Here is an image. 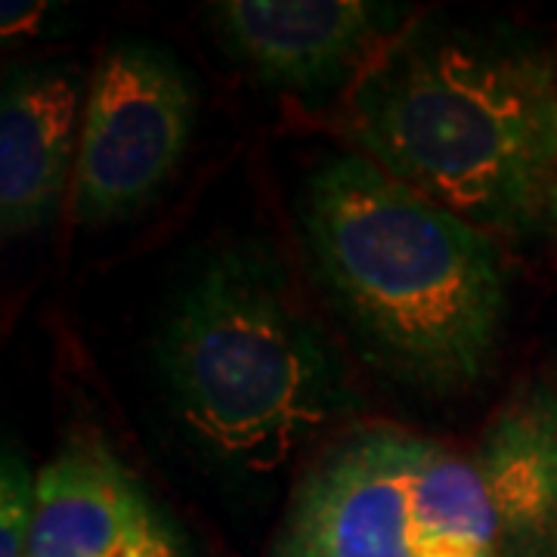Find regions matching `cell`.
<instances>
[{
    "label": "cell",
    "mask_w": 557,
    "mask_h": 557,
    "mask_svg": "<svg viewBox=\"0 0 557 557\" xmlns=\"http://www.w3.org/2000/svg\"><path fill=\"white\" fill-rule=\"evenodd\" d=\"M273 557H498V533L471 458L375 421L307 468Z\"/></svg>",
    "instance_id": "4"
},
{
    "label": "cell",
    "mask_w": 557,
    "mask_h": 557,
    "mask_svg": "<svg viewBox=\"0 0 557 557\" xmlns=\"http://www.w3.org/2000/svg\"><path fill=\"white\" fill-rule=\"evenodd\" d=\"M208 16L255 78L300 94L354 84L397 25L391 7L366 0H226Z\"/></svg>",
    "instance_id": "6"
},
{
    "label": "cell",
    "mask_w": 557,
    "mask_h": 557,
    "mask_svg": "<svg viewBox=\"0 0 557 557\" xmlns=\"http://www.w3.org/2000/svg\"><path fill=\"white\" fill-rule=\"evenodd\" d=\"M199 94L174 53L119 40L87 87L75 164V214L119 223L139 214L180 171L196 134Z\"/></svg>",
    "instance_id": "5"
},
{
    "label": "cell",
    "mask_w": 557,
    "mask_h": 557,
    "mask_svg": "<svg viewBox=\"0 0 557 557\" xmlns=\"http://www.w3.org/2000/svg\"><path fill=\"white\" fill-rule=\"evenodd\" d=\"M25 557H193L156 502L97 434H78L38 471Z\"/></svg>",
    "instance_id": "7"
},
{
    "label": "cell",
    "mask_w": 557,
    "mask_h": 557,
    "mask_svg": "<svg viewBox=\"0 0 557 557\" xmlns=\"http://www.w3.org/2000/svg\"><path fill=\"white\" fill-rule=\"evenodd\" d=\"M38 518V474L20 446L7 443L0 461V557H25Z\"/></svg>",
    "instance_id": "10"
},
{
    "label": "cell",
    "mask_w": 557,
    "mask_h": 557,
    "mask_svg": "<svg viewBox=\"0 0 557 557\" xmlns=\"http://www.w3.org/2000/svg\"><path fill=\"white\" fill-rule=\"evenodd\" d=\"M161 384L189 446L236 478H270L354 406L332 341L258 251L208 260L159 335Z\"/></svg>",
    "instance_id": "3"
},
{
    "label": "cell",
    "mask_w": 557,
    "mask_h": 557,
    "mask_svg": "<svg viewBox=\"0 0 557 557\" xmlns=\"http://www.w3.org/2000/svg\"><path fill=\"white\" fill-rule=\"evenodd\" d=\"M347 127L366 159L490 239L557 236V78L536 50L418 25L350 84Z\"/></svg>",
    "instance_id": "1"
},
{
    "label": "cell",
    "mask_w": 557,
    "mask_h": 557,
    "mask_svg": "<svg viewBox=\"0 0 557 557\" xmlns=\"http://www.w3.org/2000/svg\"><path fill=\"white\" fill-rule=\"evenodd\" d=\"M81 75L65 62L13 65L0 90V233L20 239L57 218L75 180Z\"/></svg>",
    "instance_id": "8"
},
{
    "label": "cell",
    "mask_w": 557,
    "mask_h": 557,
    "mask_svg": "<svg viewBox=\"0 0 557 557\" xmlns=\"http://www.w3.org/2000/svg\"><path fill=\"white\" fill-rule=\"evenodd\" d=\"M300 226L325 288L399 379L458 391L490 369L505 267L483 230L366 156L319 164Z\"/></svg>",
    "instance_id": "2"
},
{
    "label": "cell",
    "mask_w": 557,
    "mask_h": 557,
    "mask_svg": "<svg viewBox=\"0 0 557 557\" xmlns=\"http://www.w3.org/2000/svg\"><path fill=\"white\" fill-rule=\"evenodd\" d=\"M498 557H557V397L533 384L511 397L474 449Z\"/></svg>",
    "instance_id": "9"
}]
</instances>
